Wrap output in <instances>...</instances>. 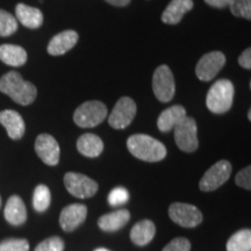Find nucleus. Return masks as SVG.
Masks as SVG:
<instances>
[{"label": "nucleus", "instance_id": "1", "mask_svg": "<svg viewBox=\"0 0 251 251\" xmlns=\"http://www.w3.org/2000/svg\"><path fill=\"white\" fill-rule=\"evenodd\" d=\"M0 91L19 105L28 106L36 99L37 90L17 71H9L0 78Z\"/></svg>", "mask_w": 251, "mask_h": 251}, {"label": "nucleus", "instance_id": "2", "mask_svg": "<svg viewBox=\"0 0 251 251\" xmlns=\"http://www.w3.org/2000/svg\"><path fill=\"white\" fill-rule=\"evenodd\" d=\"M127 147L131 155L144 162H159L166 156L164 144L146 134L131 135Z\"/></svg>", "mask_w": 251, "mask_h": 251}, {"label": "nucleus", "instance_id": "3", "mask_svg": "<svg viewBox=\"0 0 251 251\" xmlns=\"http://www.w3.org/2000/svg\"><path fill=\"white\" fill-rule=\"evenodd\" d=\"M235 87L230 80L220 79L212 85L206 97V106L212 113L224 114L234 101Z\"/></svg>", "mask_w": 251, "mask_h": 251}, {"label": "nucleus", "instance_id": "4", "mask_svg": "<svg viewBox=\"0 0 251 251\" xmlns=\"http://www.w3.org/2000/svg\"><path fill=\"white\" fill-rule=\"evenodd\" d=\"M107 117V107L98 100L81 103L74 114V121L80 128H92L101 124Z\"/></svg>", "mask_w": 251, "mask_h": 251}, {"label": "nucleus", "instance_id": "5", "mask_svg": "<svg viewBox=\"0 0 251 251\" xmlns=\"http://www.w3.org/2000/svg\"><path fill=\"white\" fill-rule=\"evenodd\" d=\"M175 141L178 148L185 152L196 151L199 147L198 141V127L193 118L185 117L179 124L174 128Z\"/></svg>", "mask_w": 251, "mask_h": 251}, {"label": "nucleus", "instance_id": "6", "mask_svg": "<svg viewBox=\"0 0 251 251\" xmlns=\"http://www.w3.org/2000/svg\"><path fill=\"white\" fill-rule=\"evenodd\" d=\"M152 90L161 102H169L175 97V78L171 69L163 64L156 69L152 76Z\"/></svg>", "mask_w": 251, "mask_h": 251}, {"label": "nucleus", "instance_id": "7", "mask_svg": "<svg viewBox=\"0 0 251 251\" xmlns=\"http://www.w3.org/2000/svg\"><path fill=\"white\" fill-rule=\"evenodd\" d=\"M64 185L71 196L79 198V199L92 198L96 196L99 188L97 181L91 179L85 175L76 174V172H68L64 176Z\"/></svg>", "mask_w": 251, "mask_h": 251}, {"label": "nucleus", "instance_id": "8", "mask_svg": "<svg viewBox=\"0 0 251 251\" xmlns=\"http://www.w3.org/2000/svg\"><path fill=\"white\" fill-rule=\"evenodd\" d=\"M169 216L175 224L184 228H194L202 222V213L191 203H171L169 207Z\"/></svg>", "mask_w": 251, "mask_h": 251}, {"label": "nucleus", "instance_id": "9", "mask_svg": "<svg viewBox=\"0 0 251 251\" xmlns=\"http://www.w3.org/2000/svg\"><path fill=\"white\" fill-rule=\"evenodd\" d=\"M231 175V164L226 159L219 161L211 166L202 176L199 183L200 190L203 192H212L222 186L229 179Z\"/></svg>", "mask_w": 251, "mask_h": 251}, {"label": "nucleus", "instance_id": "10", "mask_svg": "<svg viewBox=\"0 0 251 251\" xmlns=\"http://www.w3.org/2000/svg\"><path fill=\"white\" fill-rule=\"evenodd\" d=\"M136 115V103L129 97H122L115 103L108 117V124L114 129H125Z\"/></svg>", "mask_w": 251, "mask_h": 251}, {"label": "nucleus", "instance_id": "11", "mask_svg": "<svg viewBox=\"0 0 251 251\" xmlns=\"http://www.w3.org/2000/svg\"><path fill=\"white\" fill-rule=\"evenodd\" d=\"M226 64V56L220 51H212L203 55L196 68L197 77L202 81H209L215 78L219 71Z\"/></svg>", "mask_w": 251, "mask_h": 251}, {"label": "nucleus", "instance_id": "12", "mask_svg": "<svg viewBox=\"0 0 251 251\" xmlns=\"http://www.w3.org/2000/svg\"><path fill=\"white\" fill-rule=\"evenodd\" d=\"M35 151L45 164L50 166L58 164L61 149H59L58 142L51 135L41 134L36 137Z\"/></svg>", "mask_w": 251, "mask_h": 251}, {"label": "nucleus", "instance_id": "13", "mask_svg": "<svg viewBox=\"0 0 251 251\" xmlns=\"http://www.w3.org/2000/svg\"><path fill=\"white\" fill-rule=\"evenodd\" d=\"M87 207L83 203H72L63 208L59 215V226L64 231L71 233L85 221Z\"/></svg>", "mask_w": 251, "mask_h": 251}, {"label": "nucleus", "instance_id": "14", "mask_svg": "<svg viewBox=\"0 0 251 251\" xmlns=\"http://www.w3.org/2000/svg\"><path fill=\"white\" fill-rule=\"evenodd\" d=\"M0 124L5 127L12 140H20L25 135L26 125L23 117L13 109H5L0 112Z\"/></svg>", "mask_w": 251, "mask_h": 251}, {"label": "nucleus", "instance_id": "15", "mask_svg": "<svg viewBox=\"0 0 251 251\" xmlns=\"http://www.w3.org/2000/svg\"><path fill=\"white\" fill-rule=\"evenodd\" d=\"M78 34L75 30H64L62 33L57 34L50 40L48 45L49 55L51 56H61L64 55L65 52H68L69 50H71L76 46L78 41Z\"/></svg>", "mask_w": 251, "mask_h": 251}, {"label": "nucleus", "instance_id": "16", "mask_svg": "<svg viewBox=\"0 0 251 251\" xmlns=\"http://www.w3.org/2000/svg\"><path fill=\"white\" fill-rule=\"evenodd\" d=\"M4 216L9 225H24L27 220V209L24 200L15 194L9 197L4 209Z\"/></svg>", "mask_w": 251, "mask_h": 251}, {"label": "nucleus", "instance_id": "17", "mask_svg": "<svg viewBox=\"0 0 251 251\" xmlns=\"http://www.w3.org/2000/svg\"><path fill=\"white\" fill-rule=\"evenodd\" d=\"M15 19L24 25L25 27L30 28V29H36L42 26L43 24V14L39 8L31 7V6L25 4H18L15 7Z\"/></svg>", "mask_w": 251, "mask_h": 251}, {"label": "nucleus", "instance_id": "18", "mask_svg": "<svg viewBox=\"0 0 251 251\" xmlns=\"http://www.w3.org/2000/svg\"><path fill=\"white\" fill-rule=\"evenodd\" d=\"M193 8L192 0H172L162 14V21L168 25H177L180 23L185 13Z\"/></svg>", "mask_w": 251, "mask_h": 251}, {"label": "nucleus", "instance_id": "19", "mask_svg": "<svg viewBox=\"0 0 251 251\" xmlns=\"http://www.w3.org/2000/svg\"><path fill=\"white\" fill-rule=\"evenodd\" d=\"M129 220V211H127V209H119L117 212H112L100 216V219L98 220V226L101 230L107 231V233H113V231L120 230L121 228H124Z\"/></svg>", "mask_w": 251, "mask_h": 251}, {"label": "nucleus", "instance_id": "20", "mask_svg": "<svg viewBox=\"0 0 251 251\" xmlns=\"http://www.w3.org/2000/svg\"><path fill=\"white\" fill-rule=\"evenodd\" d=\"M186 115V111L183 106L180 105H175L172 107H169L163 111L159 114L158 120H157V126H158V129L161 131H170L177 126L179 122L183 120Z\"/></svg>", "mask_w": 251, "mask_h": 251}, {"label": "nucleus", "instance_id": "21", "mask_svg": "<svg viewBox=\"0 0 251 251\" xmlns=\"http://www.w3.org/2000/svg\"><path fill=\"white\" fill-rule=\"evenodd\" d=\"M156 234L155 224L150 220H143V221L137 222L136 225L131 228L130 240L131 242L136 246L143 247L149 244L153 240Z\"/></svg>", "mask_w": 251, "mask_h": 251}, {"label": "nucleus", "instance_id": "22", "mask_svg": "<svg viewBox=\"0 0 251 251\" xmlns=\"http://www.w3.org/2000/svg\"><path fill=\"white\" fill-rule=\"evenodd\" d=\"M77 149L81 155L90 158L100 156L103 150V142L97 135L87 133L81 135L77 141Z\"/></svg>", "mask_w": 251, "mask_h": 251}, {"label": "nucleus", "instance_id": "23", "mask_svg": "<svg viewBox=\"0 0 251 251\" xmlns=\"http://www.w3.org/2000/svg\"><path fill=\"white\" fill-rule=\"evenodd\" d=\"M0 61L9 67H23L27 62V52L20 46L1 45L0 46Z\"/></svg>", "mask_w": 251, "mask_h": 251}, {"label": "nucleus", "instance_id": "24", "mask_svg": "<svg viewBox=\"0 0 251 251\" xmlns=\"http://www.w3.org/2000/svg\"><path fill=\"white\" fill-rule=\"evenodd\" d=\"M251 250V230L242 229L231 235L227 242V251H250Z\"/></svg>", "mask_w": 251, "mask_h": 251}, {"label": "nucleus", "instance_id": "25", "mask_svg": "<svg viewBox=\"0 0 251 251\" xmlns=\"http://www.w3.org/2000/svg\"><path fill=\"white\" fill-rule=\"evenodd\" d=\"M51 202V193L48 186L41 184L37 185L33 194V207L36 212L43 213L49 208Z\"/></svg>", "mask_w": 251, "mask_h": 251}, {"label": "nucleus", "instance_id": "26", "mask_svg": "<svg viewBox=\"0 0 251 251\" xmlns=\"http://www.w3.org/2000/svg\"><path fill=\"white\" fill-rule=\"evenodd\" d=\"M18 29V20L5 9H0V36L7 37Z\"/></svg>", "mask_w": 251, "mask_h": 251}, {"label": "nucleus", "instance_id": "27", "mask_svg": "<svg viewBox=\"0 0 251 251\" xmlns=\"http://www.w3.org/2000/svg\"><path fill=\"white\" fill-rule=\"evenodd\" d=\"M0 251H29L26 238H6L0 242Z\"/></svg>", "mask_w": 251, "mask_h": 251}, {"label": "nucleus", "instance_id": "28", "mask_svg": "<svg viewBox=\"0 0 251 251\" xmlns=\"http://www.w3.org/2000/svg\"><path fill=\"white\" fill-rule=\"evenodd\" d=\"M229 7L235 17L251 19V0H233Z\"/></svg>", "mask_w": 251, "mask_h": 251}, {"label": "nucleus", "instance_id": "29", "mask_svg": "<svg viewBox=\"0 0 251 251\" xmlns=\"http://www.w3.org/2000/svg\"><path fill=\"white\" fill-rule=\"evenodd\" d=\"M64 250V242L61 237L52 236L42 241L37 244L34 251H63Z\"/></svg>", "mask_w": 251, "mask_h": 251}, {"label": "nucleus", "instance_id": "30", "mask_svg": "<svg viewBox=\"0 0 251 251\" xmlns=\"http://www.w3.org/2000/svg\"><path fill=\"white\" fill-rule=\"evenodd\" d=\"M129 199V193L125 187L119 186L113 188L111 193L108 194V202L111 206H121L128 201Z\"/></svg>", "mask_w": 251, "mask_h": 251}, {"label": "nucleus", "instance_id": "31", "mask_svg": "<svg viewBox=\"0 0 251 251\" xmlns=\"http://www.w3.org/2000/svg\"><path fill=\"white\" fill-rule=\"evenodd\" d=\"M162 251H191V242L185 237L174 238Z\"/></svg>", "mask_w": 251, "mask_h": 251}, {"label": "nucleus", "instance_id": "32", "mask_svg": "<svg viewBox=\"0 0 251 251\" xmlns=\"http://www.w3.org/2000/svg\"><path fill=\"white\" fill-rule=\"evenodd\" d=\"M235 183H236L238 186L246 188V190H251V168L250 166H247L241 170L235 177Z\"/></svg>", "mask_w": 251, "mask_h": 251}, {"label": "nucleus", "instance_id": "33", "mask_svg": "<svg viewBox=\"0 0 251 251\" xmlns=\"http://www.w3.org/2000/svg\"><path fill=\"white\" fill-rule=\"evenodd\" d=\"M238 63L244 69L250 70L251 69V49L248 48L242 52V55L238 57Z\"/></svg>", "mask_w": 251, "mask_h": 251}, {"label": "nucleus", "instance_id": "34", "mask_svg": "<svg viewBox=\"0 0 251 251\" xmlns=\"http://www.w3.org/2000/svg\"><path fill=\"white\" fill-rule=\"evenodd\" d=\"M231 1H233V0H205L206 4H208L209 6H212V7H215V8L228 7Z\"/></svg>", "mask_w": 251, "mask_h": 251}, {"label": "nucleus", "instance_id": "35", "mask_svg": "<svg viewBox=\"0 0 251 251\" xmlns=\"http://www.w3.org/2000/svg\"><path fill=\"white\" fill-rule=\"evenodd\" d=\"M108 4L113 6H118V7H124V6H127L130 2V0H105Z\"/></svg>", "mask_w": 251, "mask_h": 251}, {"label": "nucleus", "instance_id": "36", "mask_svg": "<svg viewBox=\"0 0 251 251\" xmlns=\"http://www.w3.org/2000/svg\"><path fill=\"white\" fill-rule=\"evenodd\" d=\"M94 251H111L108 249H105V248H99V249H96Z\"/></svg>", "mask_w": 251, "mask_h": 251}, {"label": "nucleus", "instance_id": "37", "mask_svg": "<svg viewBox=\"0 0 251 251\" xmlns=\"http://www.w3.org/2000/svg\"><path fill=\"white\" fill-rule=\"evenodd\" d=\"M248 118H249V120H251V112L249 111V113H248Z\"/></svg>", "mask_w": 251, "mask_h": 251}, {"label": "nucleus", "instance_id": "38", "mask_svg": "<svg viewBox=\"0 0 251 251\" xmlns=\"http://www.w3.org/2000/svg\"><path fill=\"white\" fill-rule=\"evenodd\" d=\"M0 207H1V197H0Z\"/></svg>", "mask_w": 251, "mask_h": 251}]
</instances>
